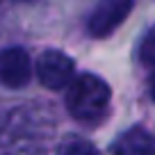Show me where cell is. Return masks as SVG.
I'll use <instances>...</instances> for the list:
<instances>
[{"label":"cell","instance_id":"1","mask_svg":"<svg viewBox=\"0 0 155 155\" xmlns=\"http://www.w3.org/2000/svg\"><path fill=\"white\" fill-rule=\"evenodd\" d=\"M53 123L34 110H14L0 130V155H46Z\"/></svg>","mask_w":155,"mask_h":155},{"label":"cell","instance_id":"2","mask_svg":"<svg viewBox=\"0 0 155 155\" xmlns=\"http://www.w3.org/2000/svg\"><path fill=\"white\" fill-rule=\"evenodd\" d=\"M112 89L103 78L94 75V73H82L78 75L66 91V110L71 112L73 119L82 123L96 121L105 114L107 105H110Z\"/></svg>","mask_w":155,"mask_h":155},{"label":"cell","instance_id":"3","mask_svg":"<svg viewBox=\"0 0 155 155\" xmlns=\"http://www.w3.org/2000/svg\"><path fill=\"white\" fill-rule=\"evenodd\" d=\"M75 62L62 50H44L37 57V78L46 89H64L73 82Z\"/></svg>","mask_w":155,"mask_h":155},{"label":"cell","instance_id":"4","mask_svg":"<svg viewBox=\"0 0 155 155\" xmlns=\"http://www.w3.org/2000/svg\"><path fill=\"white\" fill-rule=\"evenodd\" d=\"M135 0H101L87 21V30L91 37L105 39L130 16Z\"/></svg>","mask_w":155,"mask_h":155},{"label":"cell","instance_id":"5","mask_svg":"<svg viewBox=\"0 0 155 155\" xmlns=\"http://www.w3.org/2000/svg\"><path fill=\"white\" fill-rule=\"evenodd\" d=\"M32 80V59L23 48H2L0 50V84L7 89H23Z\"/></svg>","mask_w":155,"mask_h":155},{"label":"cell","instance_id":"6","mask_svg":"<svg viewBox=\"0 0 155 155\" xmlns=\"http://www.w3.org/2000/svg\"><path fill=\"white\" fill-rule=\"evenodd\" d=\"M150 135L144 128H132V130L123 132L119 139L112 146V153L114 155H146L150 153Z\"/></svg>","mask_w":155,"mask_h":155},{"label":"cell","instance_id":"7","mask_svg":"<svg viewBox=\"0 0 155 155\" xmlns=\"http://www.w3.org/2000/svg\"><path fill=\"white\" fill-rule=\"evenodd\" d=\"M139 62L144 64V66H155V28H150L148 32L141 37Z\"/></svg>","mask_w":155,"mask_h":155},{"label":"cell","instance_id":"8","mask_svg":"<svg viewBox=\"0 0 155 155\" xmlns=\"http://www.w3.org/2000/svg\"><path fill=\"white\" fill-rule=\"evenodd\" d=\"M62 155H101V150L91 144V141H84V139H73L64 146Z\"/></svg>","mask_w":155,"mask_h":155},{"label":"cell","instance_id":"9","mask_svg":"<svg viewBox=\"0 0 155 155\" xmlns=\"http://www.w3.org/2000/svg\"><path fill=\"white\" fill-rule=\"evenodd\" d=\"M148 94H150V98L155 101V71L150 73V78H148Z\"/></svg>","mask_w":155,"mask_h":155},{"label":"cell","instance_id":"10","mask_svg":"<svg viewBox=\"0 0 155 155\" xmlns=\"http://www.w3.org/2000/svg\"><path fill=\"white\" fill-rule=\"evenodd\" d=\"M16 2H32V0H16Z\"/></svg>","mask_w":155,"mask_h":155}]
</instances>
